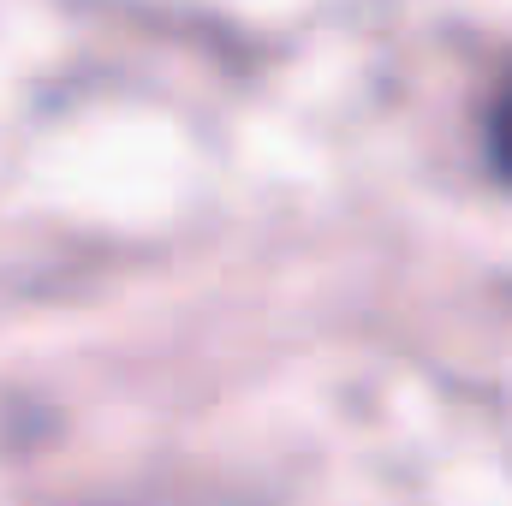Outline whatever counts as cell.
I'll return each instance as SVG.
<instances>
[{"instance_id":"cell-1","label":"cell","mask_w":512,"mask_h":506,"mask_svg":"<svg viewBox=\"0 0 512 506\" xmlns=\"http://www.w3.org/2000/svg\"><path fill=\"white\" fill-rule=\"evenodd\" d=\"M489 155H495V167L512 179V78L501 84V96L489 108Z\"/></svg>"}]
</instances>
